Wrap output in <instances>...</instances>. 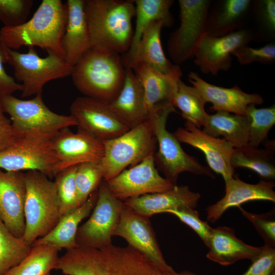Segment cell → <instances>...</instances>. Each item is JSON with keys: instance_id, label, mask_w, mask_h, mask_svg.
Instances as JSON below:
<instances>
[{"instance_id": "cell-1", "label": "cell", "mask_w": 275, "mask_h": 275, "mask_svg": "<svg viewBox=\"0 0 275 275\" xmlns=\"http://www.w3.org/2000/svg\"><path fill=\"white\" fill-rule=\"evenodd\" d=\"M56 269L65 275H164L146 255L128 245L100 249L76 247L67 250Z\"/></svg>"}, {"instance_id": "cell-2", "label": "cell", "mask_w": 275, "mask_h": 275, "mask_svg": "<svg viewBox=\"0 0 275 275\" xmlns=\"http://www.w3.org/2000/svg\"><path fill=\"white\" fill-rule=\"evenodd\" d=\"M68 19L66 4L61 0H43L33 17L16 26H3L0 42L13 50L38 46L65 59L63 46Z\"/></svg>"}, {"instance_id": "cell-3", "label": "cell", "mask_w": 275, "mask_h": 275, "mask_svg": "<svg viewBox=\"0 0 275 275\" xmlns=\"http://www.w3.org/2000/svg\"><path fill=\"white\" fill-rule=\"evenodd\" d=\"M84 9L91 48L126 53L133 35L134 1L86 0Z\"/></svg>"}, {"instance_id": "cell-4", "label": "cell", "mask_w": 275, "mask_h": 275, "mask_svg": "<svg viewBox=\"0 0 275 275\" xmlns=\"http://www.w3.org/2000/svg\"><path fill=\"white\" fill-rule=\"evenodd\" d=\"M125 74L120 54L91 47L73 66L71 76L84 96L110 103L120 93Z\"/></svg>"}, {"instance_id": "cell-5", "label": "cell", "mask_w": 275, "mask_h": 275, "mask_svg": "<svg viewBox=\"0 0 275 275\" xmlns=\"http://www.w3.org/2000/svg\"><path fill=\"white\" fill-rule=\"evenodd\" d=\"M0 102L5 113L10 116L19 140H50L60 130L77 126L71 115L51 111L44 102L42 93L29 100L19 99L12 94L0 95Z\"/></svg>"}, {"instance_id": "cell-6", "label": "cell", "mask_w": 275, "mask_h": 275, "mask_svg": "<svg viewBox=\"0 0 275 275\" xmlns=\"http://www.w3.org/2000/svg\"><path fill=\"white\" fill-rule=\"evenodd\" d=\"M176 112L171 102L155 105L149 112L147 120L158 145V151L154 154L155 165L165 178L174 185H176L180 174L185 172L214 178L209 168L186 153L174 134L167 129L169 115Z\"/></svg>"}, {"instance_id": "cell-7", "label": "cell", "mask_w": 275, "mask_h": 275, "mask_svg": "<svg viewBox=\"0 0 275 275\" xmlns=\"http://www.w3.org/2000/svg\"><path fill=\"white\" fill-rule=\"evenodd\" d=\"M26 194L24 206L25 229L22 238L31 246L49 233L60 217L54 181L37 171L24 173Z\"/></svg>"}, {"instance_id": "cell-8", "label": "cell", "mask_w": 275, "mask_h": 275, "mask_svg": "<svg viewBox=\"0 0 275 275\" xmlns=\"http://www.w3.org/2000/svg\"><path fill=\"white\" fill-rule=\"evenodd\" d=\"M102 142L104 154L100 163L105 181L154 153L157 144L147 120L118 137Z\"/></svg>"}, {"instance_id": "cell-9", "label": "cell", "mask_w": 275, "mask_h": 275, "mask_svg": "<svg viewBox=\"0 0 275 275\" xmlns=\"http://www.w3.org/2000/svg\"><path fill=\"white\" fill-rule=\"evenodd\" d=\"M27 53L7 49L8 63L13 67L14 76L22 82L21 96L26 98L42 93L48 81L71 75L73 66L64 58L51 51L41 58L34 47H28Z\"/></svg>"}, {"instance_id": "cell-10", "label": "cell", "mask_w": 275, "mask_h": 275, "mask_svg": "<svg viewBox=\"0 0 275 275\" xmlns=\"http://www.w3.org/2000/svg\"><path fill=\"white\" fill-rule=\"evenodd\" d=\"M124 206V202L113 194L106 181L102 180L90 217L78 228L76 247L100 249L112 244V237Z\"/></svg>"}, {"instance_id": "cell-11", "label": "cell", "mask_w": 275, "mask_h": 275, "mask_svg": "<svg viewBox=\"0 0 275 275\" xmlns=\"http://www.w3.org/2000/svg\"><path fill=\"white\" fill-rule=\"evenodd\" d=\"M179 27L170 35L168 51L171 60L179 65L194 57L197 47L206 34L210 0H179Z\"/></svg>"}, {"instance_id": "cell-12", "label": "cell", "mask_w": 275, "mask_h": 275, "mask_svg": "<svg viewBox=\"0 0 275 275\" xmlns=\"http://www.w3.org/2000/svg\"><path fill=\"white\" fill-rule=\"evenodd\" d=\"M0 169L5 171H37L49 178L58 173V161L51 139L19 140L0 152Z\"/></svg>"}, {"instance_id": "cell-13", "label": "cell", "mask_w": 275, "mask_h": 275, "mask_svg": "<svg viewBox=\"0 0 275 275\" xmlns=\"http://www.w3.org/2000/svg\"><path fill=\"white\" fill-rule=\"evenodd\" d=\"M254 40L251 29L245 28L220 37L206 34L196 50L194 63L202 73L216 76L231 68L233 51Z\"/></svg>"}, {"instance_id": "cell-14", "label": "cell", "mask_w": 275, "mask_h": 275, "mask_svg": "<svg viewBox=\"0 0 275 275\" xmlns=\"http://www.w3.org/2000/svg\"><path fill=\"white\" fill-rule=\"evenodd\" d=\"M113 236L125 239L128 245L146 255L164 275L175 271L163 257L149 217L125 205Z\"/></svg>"}, {"instance_id": "cell-15", "label": "cell", "mask_w": 275, "mask_h": 275, "mask_svg": "<svg viewBox=\"0 0 275 275\" xmlns=\"http://www.w3.org/2000/svg\"><path fill=\"white\" fill-rule=\"evenodd\" d=\"M154 153L106 181L111 191L118 199L125 201L147 194L164 191L174 186L159 174L155 167Z\"/></svg>"}, {"instance_id": "cell-16", "label": "cell", "mask_w": 275, "mask_h": 275, "mask_svg": "<svg viewBox=\"0 0 275 275\" xmlns=\"http://www.w3.org/2000/svg\"><path fill=\"white\" fill-rule=\"evenodd\" d=\"M70 115L77 126L101 141L118 137L129 130L113 113L108 103L86 96L72 103Z\"/></svg>"}, {"instance_id": "cell-17", "label": "cell", "mask_w": 275, "mask_h": 275, "mask_svg": "<svg viewBox=\"0 0 275 275\" xmlns=\"http://www.w3.org/2000/svg\"><path fill=\"white\" fill-rule=\"evenodd\" d=\"M51 144L58 173L84 162L100 163L103 156L102 141L78 127L76 133L69 127L60 130L51 139Z\"/></svg>"}, {"instance_id": "cell-18", "label": "cell", "mask_w": 275, "mask_h": 275, "mask_svg": "<svg viewBox=\"0 0 275 275\" xmlns=\"http://www.w3.org/2000/svg\"><path fill=\"white\" fill-rule=\"evenodd\" d=\"M184 128L179 127L174 133L180 142L184 143L202 151L207 162L214 172L223 177L225 183L234 176L231 164L234 148L225 139L211 136L203 130L186 122Z\"/></svg>"}, {"instance_id": "cell-19", "label": "cell", "mask_w": 275, "mask_h": 275, "mask_svg": "<svg viewBox=\"0 0 275 275\" xmlns=\"http://www.w3.org/2000/svg\"><path fill=\"white\" fill-rule=\"evenodd\" d=\"M25 194L24 173L0 169V218L19 237H22L25 229Z\"/></svg>"}, {"instance_id": "cell-20", "label": "cell", "mask_w": 275, "mask_h": 275, "mask_svg": "<svg viewBox=\"0 0 275 275\" xmlns=\"http://www.w3.org/2000/svg\"><path fill=\"white\" fill-rule=\"evenodd\" d=\"M188 76L189 82L199 91L206 102L212 103L210 107L212 111L245 115L250 104L260 105L264 102L259 94L247 93L236 85L230 88L217 86L205 81L193 71L189 72Z\"/></svg>"}, {"instance_id": "cell-21", "label": "cell", "mask_w": 275, "mask_h": 275, "mask_svg": "<svg viewBox=\"0 0 275 275\" xmlns=\"http://www.w3.org/2000/svg\"><path fill=\"white\" fill-rule=\"evenodd\" d=\"M275 184L272 181L261 180L257 184H250L237 176L225 183V194L223 198L206 209L207 220L214 223L228 209L241 206L245 202L264 200L275 202Z\"/></svg>"}, {"instance_id": "cell-22", "label": "cell", "mask_w": 275, "mask_h": 275, "mask_svg": "<svg viewBox=\"0 0 275 275\" xmlns=\"http://www.w3.org/2000/svg\"><path fill=\"white\" fill-rule=\"evenodd\" d=\"M163 27L162 21H156L146 28L133 51L122 58L125 68L142 63L164 74H182L180 66L172 64L165 56L160 40Z\"/></svg>"}, {"instance_id": "cell-23", "label": "cell", "mask_w": 275, "mask_h": 275, "mask_svg": "<svg viewBox=\"0 0 275 275\" xmlns=\"http://www.w3.org/2000/svg\"><path fill=\"white\" fill-rule=\"evenodd\" d=\"M201 195L186 185H174L172 188L134 197L124 201V204L136 212L150 217L181 207L195 209Z\"/></svg>"}, {"instance_id": "cell-24", "label": "cell", "mask_w": 275, "mask_h": 275, "mask_svg": "<svg viewBox=\"0 0 275 275\" xmlns=\"http://www.w3.org/2000/svg\"><path fill=\"white\" fill-rule=\"evenodd\" d=\"M109 106L116 116L129 129L147 120L143 88L131 69L126 68L125 80L116 98Z\"/></svg>"}, {"instance_id": "cell-25", "label": "cell", "mask_w": 275, "mask_h": 275, "mask_svg": "<svg viewBox=\"0 0 275 275\" xmlns=\"http://www.w3.org/2000/svg\"><path fill=\"white\" fill-rule=\"evenodd\" d=\"M207 248L206 257L223 266L243 259L253 260L262 250V246L249 245L238 238L233 228L226 226L213 228Z\"/></svg>"}, {"instance_id": "cell-26", "label": "cell", "mask_w": 275, "mask_h": 275, "mask_svg": "<svg viewBox=\"0 0 275 275\" xmlns=\"http://www.w3.org/2000/svg\"><path fill=\"white\" fill-rule=\"evenodd\" d=\"M68 19L63 39L65 61L74 66L91 48L89 28L85 12V0H68Z\"/></svg>"}, {"instance_id": "cell-27", "label": "cell", "mask_w": 275, "mask_h": 275, "mask_svg": "<svg viewBox=\"0 0 275 275\" xmlns=\"http://www.w3.org/2000/svg\"><path fill=\"white\" fill-rule=\"evenodd\" d=\"M98 198V188L81 206L61 216L54 227L46 235L37 239L32 244H45L58 250L67 251L76 247V236L81 221L92 211Z\"/></svg>"}, {"instance_id": "cell-28", "label": "cell", "mask_w": 275, "mask_h": 275, "mask_svg": "<svg viewBox=\"0 0 275 275\" xmlns=\"http://www.w3.org/2000/svg\"><path fill=\"white\" fill-rule=\"evenodd\" d=\"M131 69L143 88L148 113L155 105L172 102L182 74H164L142 63L134 65Z\"/></svg>"}, {"instance_id": "cell-29", "label": "cell", "mask_w": 275, "mask_h": 275, "mask_svg": "<svg viewBox=\"0 0 275 275\" xmlns=\"http://www.w3.org/2000/svg\"><path fill=\"white\" fill-rule=\"evenodd\" d=\"M252 1L220 0L209 13L206 34L220 37L244 28Z\"/></svg>"}, {"instance_id": "cell-30", "label": "cell", "mask_w": 275, "mask_h": 275, "mask_svg": "<svg viewBox=\"0 0 275 275\" xmlns=\"http://www.w3.org/2000/svg\"><path fill=\"white\" fill-rule=\"evenodd\" d=\"M203 130L214 138L222 136L234 148L248 145L249 123L245 115L225 111H217L212 115L207 114Z\"/></svg>"}, {"instance_id": "cell-31", "label": "cell", "mask_w": 275, "mask_h": 275, "mask_svg": "<svg viewBox=\"0 0 275 275\" xmlns=\"http://www.w3.org/2000/svg\"><path fill=\"white\" fill-rule=\"evenodd\" d=\"M265 142V147L262 149L248 145L234 148L230 160L232 167L248 168L256 172L262 179L274 180V142Z\"/></svg>"}, {"instance_id": "cell-32", "label": "cell", "mask_w": 275, "mask_h": 275, "mask_svg": "<svg viewBox=\"0 0 275 275\" xmlns=\"http://www.w3.org/2000/svg\"><path fill=\"white\" fill-rule=\"evenodd\" d=\"M173 0H135V26L133 31L132 43L126 52H132L142 36L146 28L152 22L161 21L164 27H170L174 23V18L170 9L174 3Z\"/></svg>"}, {"instance_id": "cell-33", "label": "cell", "mask_w": 275, "mask_h": 275, "mask_svg": "<svg viewBox=\"0 0 275 275\" xmlns=\"http://www.w3.org/2000/svg\"><path fill=\"white\" fill-rule=\"evenodd\" d=\"M58 251L47 245H33L25 257L3 275H51L56 269Z\"/></svg>"}, {"instance_id": "cell-34", "label": "cell", "mask_w": 275, "mask_h": 275, "mask_svg": "<svg viewBox=\"0 0 275 275\" xmlns=\"http://www.w3.org/2000/svg\"><path fill=\"white\" fill-rule=\"evenodd\" d=\"M172 103L181 111L186 122L199 128L204 126L208 114L205 110L206 102L195 87L187 85L179 79Z\"/></svg>"}, {"instance_id": "cell-35", "label": "cell", "mask_w": 275, "mask_h": 275, "mask_svg": "<svg viewBox=\"0 0 275 275\" xmlns=\"http://www.w3.org/2000/svg\"><path fill=\"white\" fill-rule=\"evenodd\" d=\"M250 14L253 28L251 29L255 41L271 42L275 40V1H252Z\"/></svg>"}, {"instance_id": "cell-36", "label": "cell", "mask_w": 275, "mask_h": 275, "mask_svg": "<svg viewBox=\"0 0 275 275\" xmlns=\"http://www.w3.org/2000/svg\"><path fill=\"white\" fill-rule=\"evenodd\" d=\"M31 248L22 237L14 235L0 218V275L21 261Z\"/></svg>"}, {"instance_id": "cell-37", "label": "cell", "mask_w": 275, "mask_h": 275, "mask_svg": "<svg viewBox=\"0 0 275 275\" xmlns=\"http://www.w3.org/2000/svg\"><path fill=\"white\" fill-rule=\"evenodd\" d=\"M249 123L248 146L257 148L266 141L268 132L275 123V106L257 108L250 104L245 111Z\"/></svg>"}, {"instance_id": "cell-38", "label": "cell", "mask_w": 275, "mask_h": 275, "mask_svg": "<svg viewBox=\"0 0 275 275\" xmlns=\"http://www.w3.org/2000/svg\"><path fill=\"white\" fill-rule=\"evenodd\" d=\"M77 166L65 169L55 176L54 183L57 189L61 216L78 207L75 184Z\"/></svg>"}, {"instance_id": "cell-39", "label": "cell", "mask_w": 275, "mask_h": 275, "mask_svg": "<svg viewBox=\"0 0 275 275\" xmlns=\"http://www.w3.org/2000/svg\"><path fill=\"white\" fill-rule=\"evenodd\" d=\"M103 180V172L100 163L88 162L77 166L75 184L78 207L82 205L90 195L96 190Z\"/></svg>"}, {"instance_id": "cell-40", "label": "cell", "mask_w": 275, "mask_h": 275, "mask_svg": "<svg viewBox=\"0 0 275 275\" xmlns=\"http://www.w3.org/2000/svg\"><path fill=\"white\" fill-rule=\"evenodd\" d=\"M32 0H0V20L4 26L25 22L33 5Z\"/></svg>"}, {"instance_id": "cell-41", "label": "cell", "mask_w": 275, "mask_h": 275, "mask_svg": "<svg viewBox=\"0 0 275 275\" xmlns=\"http://www.w3.org/2000/svg\"><path fill=\"white\" fill-rule=\"evenodd\" d=\"M231 55L236 57L242 65L256 62L264 65L273 64L275 61V43L269 42L258 48L243 46L233 51Z\"/></svg>"}, {"instance_id": "cell-42", "label": "cell", "mask_w": 275, "mask_h": 275, "mask_svg": "<svg viewBox=\"0 0 275 275\" xmlns=\"http://www.w3.org/2000/svg\"><path fill=\"white\" fill-rule=\"evenodd\" d=\"M166 213L177 216L198 234L207 247L208 246L213 228L200 219L199 213L195 209L181 207L168 210Z\"/></svg>"}, {"instance_id": "cell-43", "label": "cell", "mask_w": 275, "mask_h": 275, "mask_svg": "<svg viewBox=\"0 0 275 275\" xmlns=\"http://www.w3.org/2000/svg\"><path fill=\"white\" fill-rule=\"evenodd\" d=\"M242 214L254 226L265 243L275 248V221L270 213L257 214L248 212L241 206L238 207Z\"/></svg>"}, {"instance_id": "cell-44", "label": "cell", "mask_w": 275, "mask_h": 275, "mask_svg": "<svg viewBox=\"0 0 275 275\" xmlns=\"http://www.w3.org/2000/svg\"><path fill=\"white\" fill-rule=\"evenodd\" d=\"M248 269L240 275H271L275 271V248L266 244Z\"/></svg>"}, {"instance_id": "cell-45", "label": "cell", "mask_w": 275, "mask_h": 275, "mask_svg": "<svg viewBox=\"0 0 275 275\" xmlns=\"http://www.w3.org/2000/svg\"><path fill=\"white\" fill-rule=\"evenodd\" d=\"M8 60L7 47L0 42V95L12 94L22 90V85L16 82L4 69V64L8 63Z\"/></svg>"}, {"instance_id": "cell-46", "label": "cell", "mask_w": 275, "mask_h": 275, "mask_svg": "<svg viewBox=\"0 0 275 275\" xmlns=\"http://www.w3.org/2000/svg\"><path fill=\"white\" fill-rule=\"evenodd\" d=\"M19 140L15 134L10 119L5 115L0 102V152L12 146Z\"/></svg>"}, {"instance_id": "cell-47", "label": "cell", "mask_w": 275, "mask_h": 275, "mask_svg": "<svg viewBox=\"0 0 275 275\" xmlns=\"http://www.w3.org/2000/svg\"><path fill=\"white\" fill-rule=\"evenodd\" d=\"M170 275H199L198 274L195 273L194 272L189 271H183L180 272H177L175 271L174 273Z\"/></svg>"}, {"instance_id": "cell-48", "label": "cell", "mask_w": 275, "mask_h": 275, "mask_svg": "<svg viewBox=\"0 0 275 275\" xmlns=\"http://www.w3.org/2000/svg\"><path fill=\"white\" fill-rule=\"evenodd\" d=\"M271 275H275V271L273 272V273Z\"/></svg>"}]
</instances>
